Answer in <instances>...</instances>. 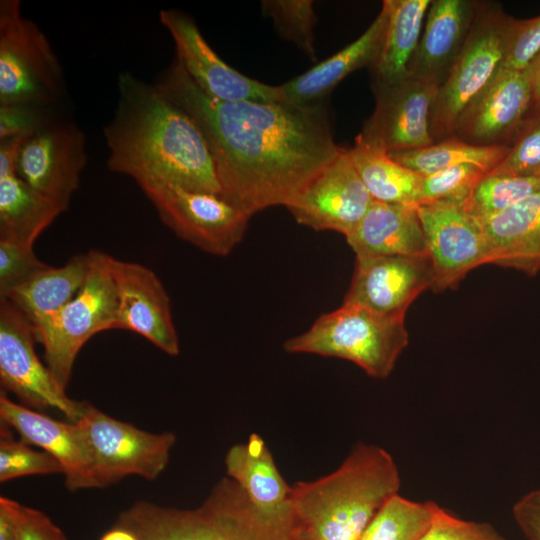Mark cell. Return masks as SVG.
I'll use <instances>...</instances> for the list:
<instances>
[{
	"label": "cell",
	"instance_id": "17",
	"mask_svg": "<svg viewBox=\"0 0 540 540\" xmlns=\"http://www.w3.org/2000/svg\"><path fill=\"white\" fill-rule=\"evenodd\" d=\"M435 271L425 255H356L355 270L343 303L390 317L405 318L413 301L433 288Z\"/></svg>",
	"mask_w": 540,
	"mask_h": 540
},
{
	"label": "cell",
	"instance_id": "28",
	"mask_svg": "<svg viewBox=\"0 0 540 540\" xmlns=\"http://www.w3.org/2000/svg\"><path fill=\"white\" fill-rule=\"evenodd\" d=\"M65 211L16 173L0 175V239L33 247L39 235Z\"/></svg>",
	"mask_w": 540,
	"mask_h": 540
},
{
	"label": "cell",
	"instance_id": "14",
	"mask_svg": "<svg viewBox=\"0 0 540 540\" xmlns=\"http://www.w3.org/2000/svg\"><path fill=\"white\" fill-rule=\"evenodd\" d=\"M415 207L435 271L434 291L455 288L468 272L490 263L482 224L465 204L420 203Z\"/></svg>",
	"mask_w": 540,
	"mask_h": 540
},
{
	"label": "cell",
	"instance_id": "37",
	"mask_svg": "<svg viewBox=\"0 0 540 540\" xmlns=\"http://www.w3.org/2000/svg\"><path fill=\"white\" fill-rule=\"evenodd\" d=\"M540 52V15L529 19L507 18L502 68L524 70Z\"/></svg>",
	"mask_w": 540,
	"mask_h": 540
},
{
	"label": "cell",
	"instance_id": "4",
	"mask_svg": "<svg viewBox=\"0 0 540 540\" xmlns=\"http://www.w3.org/2000/svg\"><path fill=\"white\" fill-rule=\"evenodd\" d=\"M121 518L142 540H296L291 521L262 514L229 477L221 479L194 509L139 502Z\"/></svg>",
	"mask_w": 540,
	"mask_h": 540
},
{
	"label": "cell",
	"instance_id": "27",
	"mask_svg": "<svg viewBox=\"0 0 540 540\" xmlns=\"http://www.w3.org/2000/svg\"><path fill=\"white\" fill-rule=\"evenodd\" d=\"M90 253L78 254L64 265H45L4 298L17 307L33 325L66 306L83 287L90 270Z\"/></svg>",
	"mask_w": 540,
	"mask_h": 540
},
{
	"label": "cell",
	"instance_id": "33",
	"mask_svg": "<svg viewBox=\"0 0 540 540\" xmlns=\"http://www.w3.org/2000/svg\"><path fill=\"white\" fill-rule=\"evenodd\" d=\"M262 13L270 17L278 33L316 60L314 25L317 18L311 0H264Z\"/></svg>",
	"mask_w": 540,
	"mask_h": 540
},
{
	"label": "cell",
	"instance_id": "42",
	"mask_svg": "<svg viewBox=\"0 0 540 540\" xmlns=\"http://www.w3.org/2000/svg\"><path fill=\"white\" fill-rule=\"evenodd\" d=\"M17 540H66V537L46 514L24 506Z\"/></svg>",
	"mask_w": 540,
	"mask_h": 540
},
{
	"label": "cell",
	"instance_id": "13",
	"mask_svg": "<svg viewBox=\"0 0 540 540\" xmlns=\"http://www.w3.org/2000/svg\"><path fill=\"white\" fill-rule=\"evenodd\" d=\"M86 162L83 131L76 124L55 117L24 139L16 174L67 210Z\"/></svg>",
	"mask_w": 540,
	"mask_h": 540
},
{
	"label": "cell",
	"instance_id": "22",
	"mask_svg": "<svg viewBox=\"0 0 540 540\" xmlns=\"http://www.w3.org/2000/svg\"><path fill=\"white\" fill-rule=\"evenodd\" d=\"M386 25L387 10L382 5L379 14L356 40L305 73L277 85V101L297 106L320 103L349 74L370 67L380 50Z\"/></svg>",
	"mask_w": 540,
	"mask_h": 540
},
{
	"label": "cell",
	"instance_id": "30",
	"mask_svg": "<svg viewBox=\"0 0 540 540\" xmlns=\"http://www.w3.org/2000/svg\"><path fill=\"white\" fill-rule=\"evenodd\" d=\"M508 150L509 147L504 146L470 144L453 135L420 149L389 154L398 163L425 177L462 164H472L489 173L501 163Z\"/></svg>",
	"mask_w": 540,
	"mask_h": 540
},
{
	"label": "cell",
	"instance_id": "9",
	"mask_svg": "<svg viewBox=\"0 0 540 540\" xmlns=\"http://www.w3.org/2000/svg\"><path fill=\"white\" fill-rule=\"evenodd\" d=\"M135 182L162 222L202 251L226 256L242 241L251 216L219 195L187 190L154 178Z\"/></svg>",
	"mask_w": 540,
	"mask_h": 540
},
{
	"label": "cell",
	"instance_id": "36",
	"mask_svg": "<svg viewBox=\"0 0 540 540\" xmlns=\"http://www.w3.org/2000/svg\"><path fill=\"white\" fill-rule=\"evenodd\" d=\"M486 174V171L475 165L462 164L425 176L422 179L418 204H466Z\"/></svg>",
	"mask_w": 540,
	"mask_h": 540
},
{
	"label": "cell",
	"instance_id": "1",
	"mask_svg": "<svg viewBox=\"0 0 540 540\" xmlns=\"http://www.w3.org/2000/svg\"><path fill=\"white\" fill-rule=\"evenodd\" d=\"M154 84L200 128L220 197L250 216L286 206L341 148L321 102L216 100L194 84L177 60Z\"/></svg>",
	"mask_w": 540,
	"mask_h": 540
},
{
	"label": "cell",
	"instance_id": "8",
	"mask_svg": "<svg viewBox=\"0 0 540 540\" xmlns=\"http://www.w3.org/2000/svg\"><path fill=\"white\" fill-rule=\"evenodd\" d=\"M507 18L495 6L479 3L464 46L438 90L431 115L434 142L454 135L461 115L502 67Z\"/></svg>",
	"mask_w": 540,
	"mask_h": 540
},
{
	"label": "cell",
	"instance_id": "35",
	"mask_svg": "<svg viewBox=\"0 0 540 540\" xmlns=\"http://www.w3.org/2000/svg\"><path fill=\"white\" fill-rule=\"evenodd\" d=\"M63 473L59 462L44 451H36L25 441L16 440L8 426L1 424L0 482L29 475Z\"/></svg>",
	"mask_w": 540,
	"mask_h": 540
},
{
	"label": "cell",
	"instance_id": "29",
	"mask_svg": "<svg viewBox=\"0 0 540 540\" xmlns=\"http://www.w3.org/2000/svg\"><path fill=\"white\" fill-rule=\"evenodd\" d=\"M348 151L373 200L399 205L418 204L421 175L398 163L385 150L358 137Z\"/></svg>",
	"mask_w": 540,
	"mask_h": 540
},
{
	"label": "cell",
	"instance_id": "18",
	"mask_svg": "<svg viewBox=\"0 0 540 540\" xmlns=\"http://www.w3.org/2000/svg\"><path fill=\"white\" fill-rule=\"evenodd\" d=\"M116 290L115 329L129 330L170 356L180 351L170 299L157 275L148 267L111 257Z\"/></svg>",
	"mask_w": 540,
	"mask_h": 540
},
{
	"label": "cell",
	"instance_id": "40",
	"mask_svg": "<svg viewBox=\"0 0 540 540\" xmlns=\"http://www.w3.org/2000/svg\"><path fill=\"white\" fill-rule=\"evenodd\" d=\"M53 109L26 103L0 105V140L32 134L56 117Z\"/></svg>",
	"mask_w": 540,
	"mask_h": 540
},
{
	"label": "cell",
	"instance_id": "25",
	"mask_svg": "<svg viewBox=\"0 0 540 540\" xmlns=\"http://www.w3.org/2000/svg\"><path fill=\"white\" fill-rule=\"evenodd\" d=\"M346 240L356 255L428 254L420 218L412 205L373 200Z\"/></svg>",
	"mask_w": 540,
	"mask_h": 540
},
{
	"label": "cell",
	"instance_id": "38",
	"mask_svg": "<svg viewBox=\"0 0 540 540\" xmlns=\"http://www.w3.org/2000/svg\"><path fill=\"white\" fill-rule=\"evenodd\" d=\"M419 540H507L490 523L466 520L440 505Z\"/></svg>",
	"mask_w": 540,
	"mask_h": 540
},
{
	"label": "cell",
	"instance_id": "34",
	"mask_svg": "<svg viewBox=\"0 0 540 540\" xmlns=\"http://www.w3.org/2000/svg\"><path fill=\"white\" fill-rule=\"evenodd\" d=\"M489 173L540 178V101L531 105L516 131L507 155Z\"/></svg>",
	"mask_w": 540,
	"mask_h": 540
},
{
	"label": "cell",
	"instance_id": "23",
	"mask_svg": "<svg viewBox=\"0 0 540 540\" xmlns=\"http://www.w3.org/2000/svg\"><path fill=\"white\" fill-rule=\"evenodd\" d=\"M479 220L491 264L513 268L529 276L540 272V191Z\"/></svg>",
	"mask_w": 540,
	"mask_h": 540
},
{
	"label": "cell",
	"instance_id": "41",
	"mask_svg": "<svg viewBox=\"0 0 540 540\" xmlns=\"http://www.w3.org/2000/svg\"><path fill=\"white\" fill-rule=\"evenodd\" d=\"M512 516L527 540H540V487L514 503Z\"/></svg>",
	"mask_w": 540,
	"mask_h": 540
},
{
	"label": "cell",
	"instance_id": "5",
	"mask_svg": "<svg viewBox=\"0 0 540 540\" xmlns=\"http://www.w3.org/2000/svg\"><path fill=\"white\" fill-rule=\"evenodd\" d=\"M404 319L343 303L319 316L304 333L286 340L284 350L345 359L367 375L384 379L408 346Z\"/></svg>",
	"mask_w": 540,
	"mask_h": 540
},
{
	"label": "cell",
	"instance_id": "26",
	"mask_svg": "<svg viewBox=\"0 0 540 540\" xmlns=\"http://www.w3.org/2000/svg\"><path fill=\"white\" fill-rule=\"evenodd\" d=\"M430 0H385L387 25L382 44L370 65L374 90L396 84L408 76L419 44Z\"/></svg>",
	"mask_w": 540,
	"mask_h": 540
},
{
	"label": "cell",
	"instance_id": "24",
	"mask_svg": "<svg viewBox=\"0 0 540 540\" xmlns=\"http://www.w3.org/2000/svg\"><path fill=\"white\" fill-rule=\"evenodd\" d=\"M227 477L245 493L250 502L265 516L290 521V488L267 444L251 433L245 443L232 446L225 456Z\"/></svg>",
	"mask_w": 540,
	"mask_h": 540
},
{
	"label": "cell",
	"instance_id": "32",
	"mask_svg": "<svg viewBox=\"0 0 540 540\" xmlns=\"http://www.w3.org/2000/svg\"><path fill=\"white\" fill-rule=\"evenodd\" d=\"M540 191V178L509 173H487L465 206L478 219L502 212Z\"/></svg>",
	"mask_w": 540,
	"mask_h": 540
},
{
	"label": "cell",
	"instance_id": "2",
	"mask_svg": "<svg viewBox=\"0 0 540 540\" xmlns=\"http://www.w3.org/2000/svg\"><path fill=\"white\" fill-rule=\"evenodd\" d=\"M117 84L115 114L104 128L108 168L134 181L154 178L220 196L214 162L195 121L155 84L128 72Z\"/></svg>",
	"mask_w": 540,
	"mask_h": 540
},
{
	"label": "cell",
	"instance_id": "16",
	"mask_svg": "<svg viewBox=\"0 0 540 540\" xmlns=\"http://www.w3.org/2000/svg\"><path fill=\"white\" fill-rule=\"evenodd\" d=\"M159 20L175 43L176 60L205 95L220 101L278 102L277 86L252 79L225 63L188 15L163 9Z\"/></svg>",
	"mask_w": 540,
	"mask_h": 540
},
{
	"label": "cell",
	"instance_id": "12",
	"mask_svg": "<svg viewBox=\"0 0 540 540\" xmlns=\"http://www.w3.org/2000/svg\"><path fill=\"white\" fill-rule=\"evenodd\" d=\"M373 198L364 185L348 148L316 172L286 204L297 223L314 230L348 236L368 211Z\"/></svg>",
	"mask_w": 540,
	"mask_h": 540
},
{
	"label": "cell",
	"instance_id": "19",
	"mask_svg": "<svg viewBox=\"0 0 540 540\" xmlns=\"http://www.w3.org/2000/svg\"><path fill=\"white\" fill-rule=\"evenodd\" d=\"M534 102L524 71L501 67L461 115L454 136L474 145L509 147Z\"/></svg>",
	"mask_w": 540,
	"mask_h": 540
},
{
	"label": "cell",
	"instance_id": "10",
	"mask_svg": "<svg viewBox=\"0 0 540 540\" xmlns=\"http://www.w3.org/2000/svg\"><path fill=\"white\" fill-rule=\"evenodd\" d=\"M92 459L94 488L128 475L156 479L166 468L176 441L171 432L151 433L87 405L77 421Z\"/></svg>",
	"mask_w": 540,
	"mask_h": 540
},
{
	"label": "cell",
	"instance_id": "11",
	"mask_svg": "<svg viewBox=\"0 0 540 540\" xmlns=\"http://www.w3.org/2000/svg\"><path fill=\"white\" fill-rule=\"evenodd\" d=\"M32 324L9 300L0 299V381L28 407L56 409L71 422L84 414L88 402L76 401L38 358Z\"/></svg>",
	"mask_w": 540,
	"mask_h": 540
},
{
	"label": "cell",
	"instance_id": "7",
	"mask_svg": "<svg viewBox=\"0 0 540 540\" xmlns=\"http://www.w3.org/2000/svg\"><path fill=\"white\" fill-rule=\"evenodd\" d=\"M60 62L18 0L0 2V105L57 107L65 95Z\"/></svg>",
	"mask_w": 540,
	"mask_h": 540
},
{
	"label": "cell",
	"instance_id": "39",
	"mask_svg": "<svg viewBox=\"0 0 540 540\" xmlns=\"http://www.w3.org/2000/svg\"><path fill=\"white\" fill-rule=\"evenodd\" d=\"M45 265L33 247L0 239V298Z\"/></svg>",
	"mask_w": 540,
	"mask_h": 540
},
{
	"label": "cell",
	"instance_id": "21",
	"mask_svg": "<svg viewBox=\"0 0 540 540\" xmlns=\"http://www.w3.org/2000/svg\"><path fill=\"white\" fill-rule=\"evenodd\" d=\"M479 3L466 0H434L408 75L440 86L447 78L471 30Z\"/></svg>",
	"mask_w": 540,
	"mask_h": 540
},
{
	"label": "cell",
	"instance_id": "45",
	"mask_svg": "<svg viewBox=\"0 0 540 540\" xmlns=\"http://www.w3.org/2000/svg\"><path fill=\"white\" fill-rule=\"evenodd\" d=\"M100 540H142L138 532L120 520V524L108 530Z\"/></svg>",
	"mask_w": 540,
	"mask_h": 540
},
{
	"label": "cell",
	"instance_id": "3",
	"mask_svg": "<svg viewBox=\"0 0 540 540\" xmlns=\"http://www.w3.org/2000/svg\"><path fill=\"white\" fill-rule=\"evenodd\" d=\"M400 486L392 455L380 446L359 443L332 473L291 486L292 535L296 540H359Z\"/></svg>",
	"mask_w": 540,
	"mask_h": 540
},
{
	"label": "cell",
	"instance_id": "43",
	"mask_svg": "<svg viewBox=\"0 0 540 540\" xmlns=\"http://www.w3.org/2000/svg\"><path fill=\"white\" fill-rule=\"evenodd\" d=\"M23 507L15 500L0 497V540H17Z\"/></svg>",
	"mask_w": 540,
	"mask_h": 540
},
{
	"label": "cell",
	"instance_id": "15",
	"mask_svg": "<svg viewBox=\"0 0 540 540\" xmlns=\"http://www.w3.org/2000/svg\"><path fill=\"white\" fill-rule=\"evenodd\" d=\"M440 85L408 75L375 89V109L358 138L388 153L420 149L434 143L431 115Z\"/></svg>",
	"mask_w": 540,
	"mask_h": 540
},
{
	"label": "cell",
	"instance_id": "20",
	"mask_svg": "<svg viewBox=\"0 0 540 540\" xmlns=\"http://www.w3.org/2000/svg\"><path fill=\"white\" fill-rule=\"evenodd\" d=\"M0 418L28 444L43 449L62 467L70 491L94 488L91 454L77 422L55 420L38 410L0 395Z\"/></svg>",
	"mask_w": 540,
	"mask_h": 540
},
{
	"label": "cell",
	"instance_id": "6",
	"mask_svg": "<svg viewBox=\"0 0 540 540\" xmlns=\"http://www.w3.org/2000/svg\"><path fill=\"white\" fill-rule=\"evenodd\" d=\"M90 270L78 294L33 330L44 349L46 366L66 390L76 357L95 334L115 329L117 298L110 255L92 250Z\"/></svg>",
	"mask_w": 540,
	"mask_h": 540
},
{
	"label": "cell",
	"instance_id": "31",
	"mask_svg": "<svg viewBox=\"0 0 540 540\" xmlns=\"http://www.w3.org/2000/svg\"><path fill=\"white\" fill-rule=\"evenodd\" d=\"M439 505L419 502L397 494L370 521L359 540H419Z\"/></svg>",
	"mask_w": 540,
	"mask_h": 540
},
{
	"label": "cell",
	"instance_id": "44",
	"mask_svg": "<svg viewBox=\"0 0 540 540\" xmlns=\"http://www.w3.org/2000/svg\"><path fill=\"white\" fill-rule=\"evenodd\" d=\"M523 71L529 82L534 101H540V52Z\"/></svg>",
	"mask_w": 540,
	"mask_h": 540
}]
</instances>
